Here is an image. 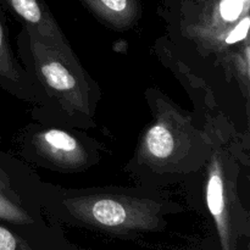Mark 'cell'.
Returning <instances> with one entry per match:
<instances>
[{
  "label": "cell",
  "instance_id": "6da1fadb",
  "mask_svg": "<svg viewBox=\"0 0 250 250\" xmlns=\"http://www.w3.org/2000/svg\"><path fill=\"white\" fill-rule=\"evenodd\" d=\"M148 94L154 117L144 129L136 164L154 175H182L207 163L217 137L195 125L194 116L156 90Z\"/></svg>",
  "mask_w": 250,
  "mask_h": 250
},
{
  "label": "cell",
  "instance_id": "7a4b0ae2",
  "mask_svg": "<svg viewBox=\"0 0 250 250\" xmlns=\"http://www.w3.org/2000/svg\"><path fill=\"white\" fill-rule=\"evenodd\" d=\"M250 0H187L183 29L202 51L211 54L244 97H249Z\"/></svg>",
  "mask_w": 250,
  "mask_h": 250
},
{
  "label": "cell",
  "instance_id": "3957f363",
  "mask_svg": "<svg viewBox=\"0 0 250 250\" xmlns=\"http://www.w3.org/2000/svg\"><path fill=\"white\" fill-rule=\"evenodd\" d=\"M22 36L28 45L27 65L46 95L66 116L81 126H92L97 106L94 82L76 54L46 45L24 31Z\"/></svg>",
  "mask_w": 250,
  "mask_h": 250
},
{
  "label": "cell",
  "instance_id": "277c9868",
  "mask_svg": "<svg viewBox=\"0 0 250 250\" xmlns=\"http://www.w3.org/2000/svg\"><path fill=\"white\" fill-rule=\"evenodd\" d=\"M62 205L83 225L112 234H133L163 229L170 205L150 198L122 193L68 195Z\"/></svg>",
  "mask_w": 250,
  "mask_h": 250
},
{
  "label": "cell",
  "instance_id": "5b68a950",
  "mask_svg": "<svg viewBox=\"0 0 250 250\" xmlns=\"http://www.w3.org/2000/svg\"><path fill=\"white\" fill-rule=\"evenodd\" d=\"M205 200L214 220L221 250H237L239 239L249 237L250 216L238 193L239 167L232 151L216 139L207 160Z\"/></svg>",
  "mask_w": 250,
  "mask_h": 250
},
{
  "label": "cell",
  "instance_id": "8992f818",
  "mask_svg": "<svg viewBox=\"0 0 250 250\" xmlns=\"http://www.w3.org/2000/svg\"><path fill=\"white\" fill-rule=\"evenodd\" d=\"M32 146L38 158L60 170H83L90 164V154L83 142L65 129L48 127L34 132Z\"/></svg>",
  "mask_w": 250,
  "mask_h": 250
},
{
  "label": "cell",
  "instance_id": "52a82bcc",
  "mask_svg": "<svg viewBox=\"0 0 250 250\" xmlns=\"http://www.w3.org/2000/svg\"><path fill=\"white\" fill-rule=\"evenodd\" d=\"M28 36L65 53H75L45 0H0Z\"/></svg>",
  "mask_w": 250,
  "mask_h": 250
},
{
  "label": "cell",
  "instance_id": "ba28073f",
  "mask_svg": "<svg viewBox=\"0 0 250 250\" xmlns=\"http://www.w3.org/2000/svg\"><path fill=\"white\" fill-rule=\"evenodd\" d=\"M0 85L26 100H37L28 73L17 61L11 49L6 22L0 10Z\"/></svg>",
  "mask_w": 250,
  "mask_h": 250
},
{
  "label": "cell",
  "instance_id": "9c48e42d",
  "mask_svg": "<svg viewBox=\"0 0 250 250\" xmlns=\"http://www.w3.org/2000/svg\"><path fill=\"white\" fill-rule=\"evenodd\" d=\"M103 24L117 31H127L142 16L139 0H80Z\"/></svg>",
  "mask_w": 250,
  "mask_h": 250
},
{
  "label": "cell",
  "instance_id": "30bf717a",
  "mask_svg": "<svg viewBox=\"0 0 250 250\" xmlns=\"http://www.w3.org/2000/svg\"><path fill=\"white\" fill-rule=\"evenodd\" d=\"M0 220L15 225L33 224L21 198L12 188L6 173L0 168Z\"/></svg>",
  "mask_w": 250,
  "mask_h": 250
},
{
  "label": "cell",
  "instance_id": "8fae6325",
  "mask_svg": "<svg viewBox=\"0 0 250 250\" xmlns=\"http://www.w3.org/2000/svg\"><path fill=\"white\" fill-rule=\"evenodd\" d=\"M0 250H33L27 242L0 225Z\"/></svg>",
  "mask_w": 250,
  "mask_h": 250
}]
</instances>
